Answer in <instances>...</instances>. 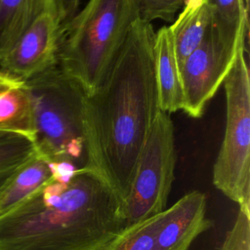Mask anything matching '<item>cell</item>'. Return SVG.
Listing matches in <instances>:
<instances>
[{"label": "cell", "instance_id": "5bb4252c", "mask_svg": "<svg viewBox=\"0 0 250 250\" xmlns=\"http://www.w3.org/2000/svg\"><path fill=\"white\" fill-rule=\"evenodd\" d=\"M53 173V163L37 153L14 175L0 193V216L45 184Z\"/></svg>", "mask_w": 250, "mask_h": 250}, {"label": "cell", "instance_id": "7c38bea8", "mask_svg": "<svg viewBox=\"0 0 250 250\" xmlns=\"http://www.w3.org/2000/svg\"><path fill=\"white\" fill-rule=\"evenodd\" d=\"M0 132L21 134L34 142L32 103L24 83L0 81Z\"/></svg>", "mask_w": 250, "mask_h": 250}, {"label": "cell", "instance_id": "52a82bcc", "mask_svg": "<svg viewBox=\"0 0 250 250\" xmlns=\"http://www.w3.org/2000/svg\"><path fill=\"white\" fill-rule=\"evenodd\" d=\"M248 27L233 29L212 20L200 44L180 65L183 110L190 117L203 115L207 104L224 84L242 49Z\"/></svg>", "mask_w": 250, "mask_h": 250}, {"label": "cell", "instance_id": "8fae6325", "mask_svg": "<svg viewBox=\"0 0 250 250\" xmlns=\"http://www.w3.org/2000/svg\"><path fill=\"white\" fill-rule=\"evenodd\" d=\"M212 12L205 0H186L169 26L179 65L200 44L211 22Z\"/></svg>", "mask_w": 250, "mask_h": 250}, {"label": "cell", "instance_id": "ac0fdd59", "mask_svg": "<svg viewBox=\"0 0 250 250\" xmlns=\"http://www.w3.org/2000/svg\"><path fill=\"white\" fill-rule=\"evenodd\" d=\"M186 0H135L139 19L150 22L161 20L172 22Z\"/></svg>", "mask_w": 250, "mask_h": 250}, {"label": "cell", "instance_id": "9a60e30c", "mask_svg": "<svg viewBox=\"0 0 250 250\" xmlns=\"http://www.w3.org/2000/svg\"><path fill=\"white\" fill-rule=\"evenodd\" d=\"M37 153L34 142L28 137L0 132V193L14 175Z\"/></svg>", "mask_w": 250, "mask_h": 250}, {"label": "cell", "instance_id": "ffe728a7", "mask_svg": "<svg viewBox=\"0 0 250 250\" xmlns=\"http://www.w3.org/2000/svg\"><path fill=\"white\" fill-rule=\"evenodd\" d=\"M53 10L60 24L68 21L79 8L81 0H52Z\"/></svg>", "mask_w": 250, "mask_h": 250}, {"label": "cell", "instance_id": "2e32d148", "mask_svg": "<svg viewBox=\"0 0 250 250\" xmlns=\"http://www.w3.org/2000/svg\"><path fill=\"white\" fill-rule=\"evenodd\" d=\"M162 211L125 226L104 250H156Z\"/></svg>", "mask_w": 250, "mask_h": 250}, {"label": "cell", "instance_id": "9c48e42d", "mask_svg": "<svg viewBox=\"0 0 250 250\" xmlns=\"http://www.w3.org/2000/svg\"><path fill=\"white\" fill-rule=\"evenodd\" d=\"M209 228L205 194L189 191L162 211L156 250H189L193 241Z\"/></svg>", "mask_w": 250, "mask_h": 250}, {"label": "cell", "instance_id": "4fadbf2b", "mask_svg": "<svg viewBox=\"0 0 250 250\" xmlns=\"http://www.w3.org/2000/svg\"><path fill=\"white\" fill-rule=\"evenodd\" d=\"M52 0H0V60Z\"/></svg>", "mask_w": 250, "mask_h": 250}, {"label": "cell", "instance_id": "30bf717a", "mask_svg": "<svg viewBox=\"0 0 250 250\" xmlns=\"http://www.w3.org/2000/svg\"><path fill=\"white\" fill-rule=\"evenodd\" d=\"M153 67L161 111L172 113L184 108L180 65L169 26L160 27L153 40Z\"/></svg>", "mask_w": 250, "mask_h": 250}, {"label": "cell", "instance_id": "277c9868", "mask_svg": "<svg viewBox=\"0 0 250 250\" xmlns=\"http://www.w3.org/2000/svg\"><path fill=\"white\" fill-rule=\"evenodd\" d=\"M32 103L34 144L54 163L85 166L84 93L56 65L24 83Z\"/></svg>", "mask_w": 250, "mask_h": 250}, {"label": "cell", "instance_id": "e0dca14e", "mask_svg": "<svg viewBox=\"0 0 250 250\" xmlns=\"http://www.w3.org/2000/svg\"><path fill=\"white\" fill-rule=\"evenodd\" d=\"M212 12V20L229 28L248 27L249 0H205Z\"/></svg>", "mask_w": 250, "mask_h": 250}, {"label": "cell", "instance_id": "3957f363", "mask_svg": "<svg viewBox=\"0 0 250 250\" xmlns=\"http://www.w3.org/2000/svg\"><path fill=\"white\" fill-rule=\"evenodd\" d=\"M138 19L135 0H88L61 24L58 66L85 96L101 85Z\"/></svg>", "mask_w": 250, "mask_h": 250}, {"label": "cell", "instance_id": "6da1fadb", "mask_svg": "<svg viewBox=\"0 0 250 250\" xmlns=\"http://www.w3.org/2000/svg\"><path fill=\"white\" fill-rule=\"evenodd\" d=\"M155 31L138 19L106 76L84 97L85 166L126 200L143 146L161 111L153 67Z\"/></svg>", "mask_w": 250, "mask_h": 250}, {"label": "cell", "instance_id": "7a4b0ae2", "mask_svg": "<svg viewBox=\"0 0 250 250\" xmlns=\"http://www.w3.org/2000/svg\"><path fill=\"white\" fill-rule=\"evenodd\" d=\"M53 176L0 216V250H104L125 227L119 201L90 171Z\"/></svg>", "mask_w": 250, "mask_h": 250}, {"label": "cell", "instance_id": "8992f818", "mask_svg": "<svg viewBox=\"0 0 250 250\" xmlns=\"http://www.w3.org/2000/svg\"><path fill=\"white\" fill-rule=\"evenodd\" d=\"M175 167L173 122L169 113L160 111L140 153L130 192L122 205L125 226L167 208Z\"/></svg>", "mask_w": 250, "mask_h": 250}, {"label": "cell", "instance_id": "ba28073f", "mask_svg": "<svg viewBox=\"0 0 250 250\" xmlns=\"http://www.w3.org/2000/svg\"><path fill=\"white\" fill-rule=\"evenodd\" d=\"M60 26L54 10H44L0 60V74L25 83L58 65Z\"/></svg>", "mask_w": 250, "mask_h": 250}, {"label": "cell", "instance_id": "44dd1931", "mask_svg": "<svg viewBox=\"0 0 250 250\" xmlns=\"http://www.w3.org/2000/svg\"><path fill=\"white\" fill-rule=\"evenodd\" d=\"M3 79H5V77H4V76H2V75L0 74V81H1V80H3Z\"/></svg>", "mask_w": 250, "mask_h": 250}, {"label": "cell", "instance_id": "5b68a950", "mask_svg": "<svg viewBox=\"0 0 250 250\" xmlns=\"http://www.w3.org/2000/svg\"><path fill=\"white\" fill-rule=\"evenodd\" d=\"M242 49L224 81L226 127L213 166L215 188L238 207H250V79Z\"/></svg>", "mask_w": 250, "mask_h": 250}, {"label": "cell", "instance_id": "d6986e66", "mask_svg": "<svg viewBox=\"0 0 250 250\" xmlns=\"http://www.w3.org/2000/svg\"><path fill=\"white\" fill-rule=\"evenodd\" d=\"M220 250H250V207H238L235 221Z\"/></svg>", "mask_w": 250, "mask_h": 250}]
</instances>
